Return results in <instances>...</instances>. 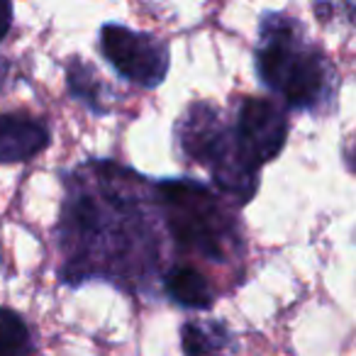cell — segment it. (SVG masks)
Instances as JSON below:
<instances>
[{"instance_id": "obj_1", "label": "cell", "mask_w": 356, "mask_h": 356, "mask_svg": "<svg viewBox=\"0 0 356 356\" xmlns=\"http://www.w3.org/2000/svg\"><path fill=\"white\" fill-rule=\"evenodd\" d=\"M61 181V286L105 281L120 291L149 288L159 266L152 178L110 159H90Z\"/></svg>"}, {"instance_id": "obj_2", "label": "cell", "mask_w": 356, "mask_h": 356, "mask_svg": "<svg viewBox=\"0 0 356 356\" xmlns=\"http://www.w3.org/2000/svg\"><path fill=\"white\" fill-rule=\"evenodd\" d=\"M254 71L286 113L330 115L339 93V71L312 40L300 17L266 10L259 20Z\"/></svg>"}, {"instance_id": "obj_3", "label": "cell", "mask_w": 356, "mask_h": 356, "mask_svg": "<svg viewBox=\"0 0 356 356\" xmlns=\"http://www.w3.org/2000/svg\"><path fill=\"white\" fill-rule=\"evenodd\" d=\"M159 220L181 257H198L210 264L239 261L247 252L244 227L229 200L195 178L152 181Z\"/></svg>"}, {"instance_id": "obj_4", "label": "cell", "mask_w": 356, "mask_h": 356, "mask_svg": "<svg viewBox=\"0 0 356 356\" xmlns=\"http://www.w3.org/2000/svg\"><path fill=\"white\" fill-rule=\"evenodd\" d=\"M173 149L186 163H198L210 173L213 186L234 208L254 200L261 176L242 161L232 127L225 113L210 100H193L173 124Z\"/></svg>"}, {"instance_id": "obj_5", "label": "cell", "mask_w": 356, "mask_h": 356, "mask_svg": "<svg viewBox=\"0 0 356 356\" xmlns=\"http://www.w3.org/2000/svg\"><path fill=\"white\" fill-rule=\"evenodd\" d=\"M98 49L120 79L144 90L159 88L171 69V47L163 37L118 22H105L98 30Z\"/></svg>"}, {"instance_id": "obj_6", "label": "cell", "mask_w": 356, "mask_h": 356, "mask_svg": "<svg viewBox=\"0 0 356 356\" xmlns=\"http://www.w3.org/2000/svg\"><path fill=\"white\" fill-rule=\"evenodd\" d=\"M237 152L252 171L261 173L266 163L276 161L288 142V113L273 98L242 95L232 100L229 115Z\"/></svg>"}, {"instance_id": "obj_7", "label": "cell", "mask_w": 356, "mask_h": 356, "mask_svg": "<svg viewBox=\"0 0 356 356\" xmlns=\"http://www.w3.org/2000/svg\"><path fill=\"white\" fill-rule=\"evenodd\" d=\"M51 144L47 120L30 113H0V163H25Z\"/></svg>"}, {"instance_id": "obj_8", "label": "cell", "mask_w": 356, "mask_h": 356, "mask_svg": "<svg viewBox=\"0 0 356 356\" xmlns=\"http://www.w3.org/2000/svg\"><path fill=\"white\" fill-rule=\"evenodd\" d=\"M161 291L173 305L193 312H210L218 302L213 281L191 261H176L161 273Z\"/></svg>"}, {"instance_id": "obj_9", "label": "cell", "mask_w": 356, "mask_h": 356, "mask_svg": "<svg viewBox=\"0 0 356 356\" xmlns=\"http://www.w3.org/2000/svg\"><path fill=\"white\" fill-rule=\"evenodd\" d=\"M66 74V90L74 100H79L88 113L105 118V115L113 113V105L110 100L115 98L110 86L103 81V76L98 74L90 61L81 59V56H71L64 66Z\"/></svg>"}, {"instance_id": "obj_10", "label": "cell", "mask_w": 356, "mask_h": 356, "mask_svg": "<svg viewBox=\"0 0 356 356\" xmlns=\"http://www.w3.org/2000/svg\"><path fill=\"white\" fill-rule=\"evenodd\" d=\"M184 356H234L237 337L225 320L193 317L181 325Z\"/></svg>"}, {"instance_id": "obj_11", "label": "cell", "mask_w": 356, "mask_h": 356, "mask_svg": "<svg viewBox=\"0 0 356 356\" xmlns=\"http://www.w3.org/2000/svg\"><path fill=\"white\" fill-rule=\"evenodd\" d=\"M37 339L30 322L17 310L0 305V356H35Z\"/></svg>"}, {"instance_id": "obj_12", "label": "cell", "mask_w": 356, "mask_h": 356, "mask_svg": "<svg viewBox=\"0 0 356 356\" xmlns=\"http://www.w3.org/2000/svg\"><path fill=\"white\" fill-rule=\"evenodd\" d=\"M13 20H15V6L10 0H0V42L13 30Z\"/></svg>"}]
</instances>
